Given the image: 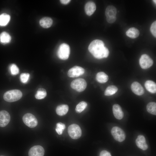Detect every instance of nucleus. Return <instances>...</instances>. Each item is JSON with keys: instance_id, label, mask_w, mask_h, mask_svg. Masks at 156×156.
<instances>
[{"instance_id": "9", "label": "nucleus", "mask_w": 156, "mask_h": 156, "mask_svg": "<svg viewBox=\"0 0 156 156\" xmlns=\"http://www.w3.org/2000/svg\"><path fill=\"white\" fill-rule=\"evenodd\" d=\"M84 72L85 70L83 68L79 66H75L68 70L67 75L70 77H75L83 75Z\"/></svg>"}, {"instance_id": "29", "label": "nucleus", "mask_w": 156, "mask_h": 156, "mask_svg": "<svg viewBox=\"0 0 156 156\" xmlns=\"http://www.w3.org/2000/svg\"><path fill=\"white\" fill-rule=\"evenodd\" d=\"M10 69L11 73L13 75H16L19 73L18 68L14 64H12L10 66Z\"/></svg>"}, {"instance_id": "2", "label": "nucleus", "mask_w": 156, "mask_h": 156, "mask_svg": "<svg viewBox=\"0 0 156 156\" xmlns=\"http://www.w3.org/2000/svg\"><path fill=\"white\" fill-rule=\"evenodd\" d=\"M22 96L21 92L18 90H13L5 92L3 96L4 99L6 101L12 102L19 100Z\"/></svg>"}, {"instance_id": "17", "label": "nucleus", "mask_w": 156, "mask_h": 156, "mask_svg": "<svg viewBox=\"0 0 156 156\" xmlns=\"http://www.w3.org/2000/svg\"><path fill=\"white\" fill-rule=\"evenodd\" d=\"M146 89L149 92L152 93L156 92V84L153 81L148 80L146 81L144 84Z\"/></svg>"}, {"instance_id": "26", "label": "nucleus", "mask_w": 156, "mask_h": 156, "mask_svg": "<svg viewBox=\"0 0 156 156\" xmlns=\"http://www.w3.org/2000/svg\"><path fill=\"white\" fill-rule=\"evenodd\" d=\"M47 95V92L44 89L40 88L37 91L35 97L37 99H41L44 98Z\"/></svg>"}, {"instance_id": "23", "label": "nucleus", "mask_w": 156, "mask_h": 156, "mask_svg": "<svg viewBox=\"0 0 156 156\" xmlns=\"http://www.w3.org/2000/svg\"><path fill=\"white\" fill-rule=\"evenodd\" d=\"M10 19V16L6 13H3L0 15V25L4 26L9 23Z\"/></svg>"}, {"instance_id": "20", "label": "nucleus", "mask_w": 156, "mask_h": 156, "mask_svg": "<svg viewBox=\"0 0 156 156\" xmlns=\"http://www.w3.org/2000/svg\"><path fill=\"white\" fill-rule=\"evenodd\" d=\"M96 78L97 81L101 83H106L109 79L108 76L103 72L98 73L96 75Z\"/></svg>"}, {"instance_id": "30", "label": "nucleus", "mask_w": 156, "mask_h": 156, "mask_svg": "<svg viewBox=\"0 0 156 156\" xmlns=\"http://www.w3.org/2000/svg\"><path fill=\"white\" fill-rule=\"evenodd\" d=\"M29 74L28 73H22L20 76L21 81L23 83H27L29 80Z\"/></svg>"}, {"instance_id": "33", "label": "nucleus", "mask_w": 156, "mask_h": 156, "mask_svg": "<svg viewBox=\"0 0 156 156\" xmlns=\"http://www.w3.org/2000/svg\"><path fill=\"white\" fill-rule=\"evenodd\" d=\"M100 156H112V155L108 151L105 150H103L101 152Z\"/></svg>"}, {"instance_id": "18", "label": "nucleus", "mask_w": 156, "mask_h": 156, "mask_svg": "<svg viewBox=\"0 0 156 156\" xmlns=\"http://www.w3.org/2000/svg\"><path fill=\"white\" fill-rule=\"evenodd\" d=\"M68 110V106L67 105L63 104L58 105L57 107L56 112L58 115L62 116L66 114Z\"/></svg>"}, {"instance_id": "24", "label": "nucleus", "mask_w": 156, "mask_h": 156, "mask_svg": "<svg viewBox=\"0 0 156 156\" xmlns=\"http://www.w3.org/2000/svg\"><path fill=\"white\" fill-rule=\"evenodd\" d=\"M11 37L7 32H3L0 34V41L1 42L6 44L10 42Z\"/></svg>"}, {"instance_id": "13", "label": "nucleus", "mask_w": 156, "mask_h": 156, "mask_svg": "<svg viewBox=\"0 0 156 156\" xmlns=\"http://www.w3.org/2000/svg\"><path fill=\"white\" fill-rule=\"evenodd\" d=\"M135 143L138 147L143 150H146L148 148L145 138L142 135H140L138 136Z\"/></svg>"}, {"instance_id": "35", "label": "nucleus", "mask_w": 156, "mask_h": 156, "mask_svg": "<svg viewBox=\"0 0 156 156\" xmlns=\"http://www.w3.org/2000/svg\"><path fill=\"white\" fill-rule=\"evenodd\" d=\"M153 2L154 3L156 4V1L155 0H153Z\"/></svg>"}, {"instance_id": "8", "label": "nucleus", "mask_w": 156, "mask_h": 156, "mask_svg": "<svg viewBox=\"0 0 156 156\" xmlns=\"http://www.w3.org/2000/svg\"><path fill=\"white\" fill-rule=\"evenodd\" d=\"M139 64L142 68L145 69L149 68L153 65V61L148 55L144 54L141 56Z\"/></svg>"}, {"instance_id": "27", "label": "nucleus", "mask_w": 156, "mask_h": 156, "mask_svg": "<svg viewBox=\"0 0 156 156\" xmlns=\"http://www.w3.org/2000/svg\"><path fill=\"white\" fill-rule=\"evenodd\" d=\"M87 105V104L86 102L84 101L80 102L76 107V112L77 113H80L85 109Z\"/></svg>"}, {"instance_id": "36", "label": "nucleus", "mask_w": 156, "mask_h": 156, "mask_svg": "<svg viewBox=\"0 0 156 156\" xmlns=\"http://www.w3.org/2000/svg\"></svg>"}, {"instance_id": "6", "label": "nucleus", "mask_w": 156, "mask_h": 156, "mask_svg": "<svg viewBox=\"0 0 156 156\" xmlns=\"http://www.w3.org/2000/svg\"><path fill=\"white\" fill-rule=\"evenodd\" d=\"M22 119L24 123L29 127H34L38 125V122L36 118L31 113H27L25 114Z\"/></svg>"}, {"instance_id": "31", "label": "nucleus", "mask_w": 156, "mask_h": 156, "mask_svg": "<svg viewBox=\"0 0 156 156\" xmlns=\"http://www.w3.org/2000/svg\"><path fill=\"white\" fill-rule=\"evenodd\" d=\"M150 31L155 38L156 37V21H155L151 24L150 27Z\"/></svg>"}, {"instance_id": "10", "label": "nucleus", "mask_w": 156, "mask_h": 156, "mask_svg": "<svg viewBox=\"0 0 156 156\" xmlns=\"http://www.w3.org/2000/svg\"><path fill=\"white\" fill-rule=\"evenodd\" d=\"M44 150L40 145H36L31 147L28 152L29 156H44Z\"/></svg>"}, {"instance_id": "16", "label": "nucleus", "mask_w": 156, "mask_h": 156, "mask_svg": "<svg viewBox=\"0 0 156 156\" xmlns=\"http://www.w3.org/2000/svg\"><path fill=\"white\" fill-rule=\"evenodd\" d=\"M39 23L42 27L45 28H47L52 25L53 23V20L50 17H44L40 20Z\"/></svg>"}, {"instance_id": "21", "label": "nucleus", "mask_w": 156, "mask_h": 156, "mask_svg": "<svg viewBox=\"0 0 156 156\" xmlns=\"http://www.w3.org/2000/svg\"><path fill=\"white\" fill-rule=\"evenodd\" d=\"M116 9L114 6L109 5L106 9L105 15L106 17L116 16Z\"/></svg>"}, {"instance_id": "34", "label": "nucleus", "mask_w": 156, "mask_h": 156, "mask_svg": "<svg viewBox=\"0 0 156 156\" xmlns=\"http://www.w3.org/2000/svg\"><path fill=\"white\" fill-rule=\"evenodd\" d=\"M60 2L62 4L66 5L69 3L70 1V0H60Z\"/></svg>"}, {"instance_id": "1", "label": "nucleus", "mask_w": 156, "mask_h": 156, "mask_svg": "<svg viewBox=\"0 0 156 156\" xmlns=\"http://www.w3.org/2000/svg\"><path fill=\"white\" fill-rule=\"evenodd\" d=\"M88 49L94 57L98 59L107 57L109 53L108 49L105 46L103 41L98 39L92 41L89 46Z\"/></svg>"}, {"instance_id": "11", "label": "nucleus", "mask_w": 156, "mask_h": 156, "mask_svg": "<svg viewBox=\"0 0 156 156\" xmlns=\"http://www.w3.org/2000/svg\"><path fill=\"white\" fill-rule=\"evenodd\" d=\"M10 116L9 113L5 110L0 111V127H4L9 122Z\"/></svg>"}, {"instance_id": "25", "label": "nucleus", "mask_w": 156, "mask_h": 156, "mask_svg": "<svg viewBox=\"0 0 156 156\" xmlns=\"http://www.w3.org/2000/svg\"><path fill=\"white\" fill-rule=\"evenodd\" d=\"M146 109L149 113L154 115H156V103L155 102H151L146 105Z\"/></svg>"}, {"instance_id": "7", "label": "nucleus", "mask_w": 156, "mask_h": 156, "mask_svg": "<svg viewBox=\"0 0 156 156\" xmlns=\"http://www.w3.org/2000/svg\"><path fill=\"white\" fill-rule=\"evenodd\" d=\"M111 133L114 138L119 142H122L125 139V132L119 127L115 126L113 127L111 130Z\"/></svg>"}, {"instance_id": "32", "label": "nucleus", "mask_w": 156, "mask_h": 156, "mask_svg": "<svg viewBox=\"0 0 156 156\" xmlns=\"http://www.w3.org/2000/svg\"><path fill=\"white\" fill-rule=\"evenodd\" d=\"M116 20V16L109 17H106V20L109 23H114Z\"/></svg>"}, {"instance_id": "28", "label": "nucleus", "mask_w": 156, "mask_h": 156, "mask_svg": "<svg viewBox=\"0 0 156 156\" xmlns=\"http://www.w3.org/2000/svg\"><path fill=\"white\" fill-rule=\"evenodd\" d=\"M65 128V125L64 124L61 122H58L56 124L55 130L59 135H61Z\"/></svg>"}, {"instance_id": "5", "label": "nucleus", "mask_w": 156, "mask_h": 156, "mask_svg": "<svg viewBox=\"0 0 156 156\" xmlns=\"http://www.w3.org/2000/svg\"><path fill=\"white\" fill-rule=\"evenodd\" d=\"M68 133L70 137L74 139L79 138L81 135V130L79 126L76 124L70 125L68 128Z\"/></svg>"}, {"instance_id": "14", "label": "nucleus", "mask_w": 156, "mask_h": 156, "mask_svg": "<svg viewBox=\"0 0 156 156\" xmlns=\"http://www.w3.org/2000/svg\"><path fill=\"white\" fill-rule=\"evenodd\" d=\"M96 9L95 3L92 1L87 2L85 6V11L86 14L89 16L92 15Z\"/></svg>"}, {"instance_id": "3", "label": "nucleus", "mask_w": 156, "mask_h": 156, "mask_svg": "<svg viewBox=\"0 0 156 156\" xmlns=\"http://www.w3.org/2000/svg\"><path fill=\"white\" fill-rule=\"evenodd\" d=\"M70 52V47L68 45L63 43L59 47L57 52L58 57L62 60H66L69 57Z\"/></svg>"}, {"instance_id": "12", "label": "nucleus", "mask_w": 156, "mask_h": 156, "mask_svg": "<svg viewBox=\"0 0 156 156\" xmlns=\"http://www.w3.org/2000/svg\"><path fill=\"white\" fill-rule=\"evenodd\" d=\"M131 89L132 92L135 94L140 96L144 93V90L142 85L138 82L135 81L131 85Z\"/></svg>"}, {"instance_id": "4", "label": "nucleus", "mask_w": 156, "mask_h": 156, "mask_svg": "<svg viewBox=\"0 0 156 156\" xmlns=\"http://www.w3.org/2000/svg\"><path fill=\"white\" fill-rule=\"evenodd\" d=\"M86 80L82 78H78L73 80L70 84L71 88L77 92H82L87 87Z\"/></svg>"}, {"instance_id": "19", "label": "nucleus", "mask_w": 156, "mask_h": 156, "mask_svg": "<svg viewBox=\"0 0 156 156\" xmlns=\"http://www.w3.org/2000/svg\"><path fill=\"white\" fill-rule=\"evenodd\" d=\"M127 36L132 38H135L138 37L140 34L139 30L137 28L132 27L129 29L126 32Z\"/></svg>"}, {"instance_id": "15", "label": "nucleus", "mask_w": 156, "mask_h": 156, "mask_svg": "<svg viewBox=\"0 0 156 156\" xmlns=\"http://www.w3.org/2000/svg\"><path fill=\"white\" fill-rule=\"evenodd\" d=\"M112 110L114 115L116 119L121 120L122 118L124 116L123 112L119 105L114 104L113 106Z\"/></svg>"}, {"instance_id": "22", "label": "nucleus", "mask_w": 156, "mask_h": 156, "mask_svg": "<svg viewBox=\"0 0 156 156\" xmlns=\"http://www.w3.org/2000/svg\"><path fill=\"white\" fill-rule=\"evenodd\" d=\"M118 88L115 86L111 85L108 86L104 92L105 96H110L114 94L118 91Z\"/></svg>"}]
</instances>
